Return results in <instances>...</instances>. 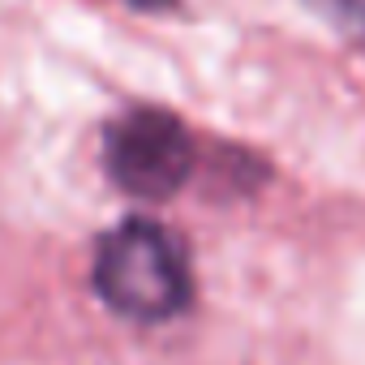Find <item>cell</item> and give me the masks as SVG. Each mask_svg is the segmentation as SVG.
Masks as SVG:
<instances>
[{
  "mask_svg": "<svg viewBox=\"0 0 365 365\" xmlns=\"http://www.w3.org/2000/svg\"><path fill=\"white\" fill-rule=\"evenodd\" d=\"M95 292L133 322H168L194 301L190 258L163 224L125 220L95 250Z\"/></svg>",
  "mask_w": 365,
  "mask_h": 365,
  "instance_id": "1",
  "label": "cell"
},
{
  "mask_svg": "<svg viewBox=\"0 0 365 365\" xmlns=\"http://www.w3.org/2000/svg\"><path fill=\"white\" fill-rule=\"evenodd\" d=\"M103 168L120 194L142 202H168L190 185L198 168V146L176 112L129 108L103 129Z\"/></svg>",
  "mask_w": 365,
  "mask_h": 365,
  "instance_id": "2",
  "label": "cell"
},
{
  "mask_svg": "<svg viewBox=\"0 0 365 365\" xmlns=\"http://www.w3.org/2000/svg\"><path fill=\"white\" fill-rule=\"evenodd\" d=\"M309 5H318L331 18H361L365 14V0H309Z\"/></svg>",
  "mask_w": 365,
  "mask_h": 365,
  "instance_id": "3",
  "label": "cell"
},
{
  "mask_svg": "<svg viewBox=\"0 0 365 365\" xmlns=\"http://www.w3.org/2000/svg\"><path fill=\"white\" fill-rule=\"evenodd\" d=\"M120 5H129V9H138V14L163 18V14H176V9H180V0H120Z\"/></svg>",
  "mask_w": 365,
  "mask_h": 365,
  "instance_id": "4",
  "label": "cell"
}]
</instances>
